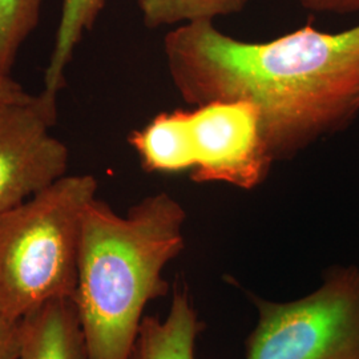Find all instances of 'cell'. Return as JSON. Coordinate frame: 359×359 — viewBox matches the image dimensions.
<instances>
[{
  "instance_id": "cell-1",
  "label": "cell",
  "mask_w": 359,
  "mask_h": 359,
  "mask_svg": "<svg viewBox=\"0 0 359 359\" xmlns=\"http://www.w3.org/2000/svg\"><path fill=\"white\" fill-rule=\"evenodd\" d=\"M164 53L187 103L253 104L274 161L344 130L359 114V25L337 34L308 25L250 43L201 20L172 28Z\"/></svg>"
},
{
  "instance_id": "cell-2",
  "label": "cell",
  "mask_w": 359,
  "mask_h": 359,
  "mask_svg": "<svg viewBox=\"0 0 359 359\" xmlns=\"http://www.w3.org/2000/svg\"><path fill=\"white\" fill-rule=\"evenodd\" d=\"M187 212L165 192L127 215L93 198L80 234L76 305L90 359H129L144 309L169 292L164 269L185 248Z\"/></svg>"
},
{
  "instance_id": "cell-3",
  "label": "cell",
  "mask_w": 359,
  "mask_h": 359,
  "mask_svg": "<svg viewBox=\"0 0 359 359\" xmlns=\"http://www.w3.org/2000/svg\"><path fill=\"white\" fill-rule=\"evenodd\" d=\"M97 180L74 175L0 215V311L20 321L40 305L72 298L81 224Z\"/></svg>"
},
{
  "instance_id": "cell-4",
  "label": "cell",
  "mask_w": 359,
  "mask_h": 359,
  "mask_svg": "<svg viewBox=\"0 0 359 359\" xmlns=\"http://www.w3.org/2000/svg\"><path fill=\"white\" fill-rule=\"evenodd\" d=\"M258 321L245 359H359V268L335 265L292 302L250 297Z\"/></svg>"
},
{
  "instance_id": "cell-5",
  "label": "cell",
  "mask_w": 359,
  "mask_h": 359,
  "mask_svg": "<svg viewBox=\"0 0 359 359\" xmlns=\"http://www.w3.org/2000/svg\"><path fill=\"white\" fill-rule=\"evenodd\" d=\"M194 182H222L252 191L269 176L274 158L253 104L216 100L188 111Z\"/></svg>"
},
{
  "instance_id": "cell-6",
  "label": "cell",
  "mask_w": 359,
  "mask_h": 359,
  "mask_svg": "<svg viewBox=\"0 0 359 359\" xmlns=\"http://www.w3.org/2000/svg\"><path fill=\"white\" fill-rule=\"evenodd\" d=\"M56 95L41 90L0 107V215L65 177L68 148L52 135Z\"/></svg>"
},
{
  "instance_id": "cell-7",
  "label": "cell",
  "mask_w": 359,
  "mask_h": 359,
  "mask_svg": "<svg viewBox=\"0 0 359 359\" xmlns=\"http://www.w3.org/2000/svg\"><path fill=\"white\" fill-rule=\"evenodd\" d=\"M18 359H90L72 298L48 301L20 320Z\"/></svg>"
},
{
  "instance_id": "cell-8",
  "label": "cell",
  "mask_w": 359,
  "mask_h": 359,
  "mask_svg": "<svg viewBox=\"0 0 359 359\" xmlns=\"http://www.w3.org/2000/svg\"><path fill=\"white\" fill-rule=\"evenodd\" d=\"M204 329L185 283H177L167 317L142 318L129 359H196V339Z\"/></svg>"
},
{
  "instance_id": "cell-9",
  "label": "cell",
  "mask_w": 359,
  "mask_h": 359,
  "mask_svg": "<svg viewBox=\"0 0 359 359\" xmlns=\"http://www.w3.org/2000/svg\"><path fill=\"white\" fill-rule=\"evenodd\" d=\"M128 142L145 172L173 175L194 167L188 111L154 116L142 128L129 133Z\"/></svg>"
},
{
  "instance_id": "cell-10",
  "label": "cell",
  "mask_w": 359,
  "mask_h": 359,
  "mask_svg": "<svg viewBox=\"0 0 359 359\" xmlns=\"http://www.w3.org/2000/svg\"><path fill=\"white\" fill-rule=\"evenodd\" d=\"M107 0H63L60 22L44 72V88L52 95L65 87V71L84 32L90 31Z\"/></svg>"
},
{
  "instance_id": "cell-11",
  "label": "cell",
  "mask_w": 359,
  "mask_h": 359,
  "mask_svg": "<svg viewBox=\"0 0 359 359\" xmlns=\"http://www.w3.org/2000/svg\"><path fill=\"white\" fill-rule=\"evenodd\" d=\"M250 0H137L148 28L180 26L192 22H215L219 16L241 13Z\"/></svg>"
},
{
  "instance_id": "cell-12",
  "label": "cell",
  "mask_w": 359,
  "mask_h": 359,
  "mask_svg": "<svg viewBox=\"0 0 359 359\" xmlns=\"http://www.w3.org/2000/svg\"><path fill=\"white\" fill-rule=\"evenodd\" d=\"M44 0H0V72L10 75L18 52L38 26Z\"/></svg>"
},
{
  "instance_id": "cell-13",
  "label": "cell",
  "mask_w": 359,
  "mask_h": 359,
  "mask_svg": "<svg viewBox=\"0 0 359 359\" xmlns=\"http://www.w3.org/2000/svg\"><path fill=\"white\" fill-rule=\"evenodd\" d=\"M20 341V321L0 311V359H18Z\"/></svg>"
},
{
  "instance_id": "cell-14",
  "label": "cell",
  "mask_w": 359,
  "mask_h": 359,
  "mask_svg": "<svg viewBox=\"0 0 359 359\" xmlns=\"http://www.w3.org/2000/svg\"><path fill=\"white\" fill-rule=\"evenodd\" d=\"M301 6L314 13L348 15L359 13V0H299Z\"/></svg>"
},
{
  "instance_id": "cell-15",
  "label": "cell",
  "mask_w": 359,
  "mask_h": 359,
  "mask_svg": "<svg viewBox=\"0 0 359 359\" xmlns=\"http://www.w3.org/2000/svg\"><path fill=\"white\" fill-rule=\"evenodd\" d=\"M29 95L11 75L0 72V107L26 100Z\"/></svg>"
}]
</instances>
